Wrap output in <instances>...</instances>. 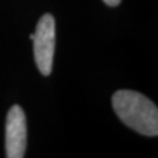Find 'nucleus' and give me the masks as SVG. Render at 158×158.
<instances>
[{"label": "nucleus", "mask_w": 158, "mask_h": 158, "mask_svg": "<svg viewBox=\"0 0 158 158\" xmlns=\"http://www.w3.org/2000/svg\"><path fill=\"white\" fill-rule=\"evenodd\" d=\"M29 39H31V40H33V39H34V33L29 35Z\"/></svg>", "instance_id": "39448f33"}, {"label": "nucleus", "mask_w": 158, "mask_h": 158, "mask_svg": "<svg viewBox=\"0 0 158 158\" xmlns=\"http://www.w3.org/2000/svg\"><path fill=\"white\" fill-rule=\"evenodd\" d=\"M114 111L130 129L149 137L158 135V108L151 100L134 90H117L111 98Z\"/></svg>", "instance_id": "f257e3e1"}, {"label": "nucleus", "mask_w": 158, "mask_h": 158, "mask_svg": "<svg viewBox=\"0 0 158 158\" xmlns=\"http://www.w3.org/2000/svg\"><path fill=\"white\" fill-rule=\"evenodd\" d=\"M5 150L7 158H23L27 147L26 116L20 106H13L6 116Z\"/></svg>", "instance_id": "7ed1b4c3"}, {"label": "nucleus", "mask_w": 158, "mask_h": 158, "mask_svg": "<svg viewBox=\"0 0 158 158\" xmlns=\"http://www.w3.org/2000/svg\"><path fill=\"white\" fill-rule=\"evenodd\" d=\"M34 59L39 72L44 76L52 74L55 51V20L46 13L39 19L33 39Z\"/></svg>", "instance_id": "f03ea898"}, {"label": "nucleus", "mask_w": 158, "mask_h": 158, "mask_svg": "<svg viewBox=\"0 0 158 158\" xmlns=\"http://www.w3.org/2000/svg\"><path fill=\"white\" fill-rule=\"evenodd\" d=\"M121 1L122 0H103V2L106 4V5L110 6V7H116V6H118L121 4Z\"/></svg>", "instance_id": "20e7f679"}]
</instances>
